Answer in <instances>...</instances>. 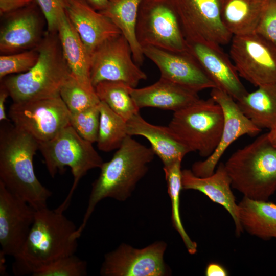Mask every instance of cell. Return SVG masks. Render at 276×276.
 Listing matches in <instances>:
<instances>
[{
  "instance_id": "7",
  "label": "cell",
  "mask_w": 276,
  "mask_h": 276,
  "mask_svg": "<svg viewBox=\"0 0 276 276\" xmlns=\"http://www.w3.org/2000/svg\"><path fill=\"white\" fill-rule=\"evenodd\" d=\"M223 123L222 109L211 97L174 112L168 126L191 152L206 158L219 143Z\"/></svg>"
},
{
  "instance_id": "27",
  "label": "cell",
  "mask_w": 276,
  "mask_h": 276,
  "mask_svg": "<svg viewBox=\"0 0 276 276\" xmlns=\"http://www.w3.org/2000/svg\"><path fill=\"white\" fill-rule=\"evenodd\" d=\"M269 0H222V18L234 35L255 32Z\"/></svg>"
},
{
  "instance_id": "25",
  "label": "cell",
  "mask_w": 276,
  "mask_h": 276,
  "mask_svg": "<svg viewBox=\"0 0 276 276\" xmlns=\"http://www.w3.org/2000/svg\"><path fill=\"white\" fill-rule=\"evenodd\" d=\"M142 0H109L106 8L100 11L120 31L130 46L132 57L140 66L144 60L143 48L136 36L139 10Z\"/></svg>"
},
{
  "instance_id": "3",
  "label": "cell",
  "mask_w": 276,
  "mask_h": 276,
  "mask_svg": "<svg viewBox=\"0 0 276 276\" xmlns=\"http://www.w3.org/2000/svg\"><path fill=\"white\" fill-rule=\"evenodd\" d=\"M78 229L63 212L47 206L36 210L33 223L19 253L13 257L16 275L31 274L41 266L74 255L78 247Z\"/></svg>"
},
{
  "instance_id": "39",
  "label": "cell",
  "mask_w": 276,
  "mask_h": 276,
  "mask_svg": "<svg viewBox=\"0 0 276 276\" xmlns=\"http://www.w3.org/2000/svg\"><path fill=\"white\" fill-rule=\"evenodd\" d=\"M9 96V93L5 87L2 84L0 86V121H10L5 111V102L7 97Z\"/></svg>"
},
{
  "instance_id": "4",
  "label": "cell",
  "mask_w": 276,
  "mask_h": 276,
  "mask_svg": "<svg viewBox=\"0 0 276 276\" xmlns=\"http://www.w3.org/2000/svg\"><path fill=\"white\" fill-rule=\"evenodd\" d=\"M37 48L39 57L31 69L1 80L13 102L60 96L61 86L71 74L57 32H45Z\"/></svg>"
},
{
  "instance_id": "15",
  "label": "cell",
  "mask_w": 276,
  "mask_h": 276,
  "mask_svg": "<svg viewBox=\"0 0 276 276\" xmlns=\"http://www.w3.org/2000/svg\"><path fill=\"white\" fill-rule=\"evenodd\" d=\"M35 211L0 182L1 254L14 257L19 253L33 223Z\"/></svg>"
},
{
  "instance_id": "33",
  "label": "cell",
  "mask_w": 276,
  "mask_h": 276,
  "mask_svg": "<svg viewBox=\"0 0 276 276\" xmlns=\"http://www.w3.org/2000/svg\"><path fill=\"white\" fill-rule=\"evenodd\" d=\"M99 104L70 114L71 126L81 137L93 144L97 142L98 136L100 114Z\"/></svg>"
},
{
  "instance_id": "20",
  "label": "cell",
  "mask_w": 276,
  "mask_h": 276,
  "mask_svg": "<svg viewBox=\"0 0 276 276\" xmlns=\"http://www.w3.org/2000/svg\"><path fill=\"white\" fill-rule=\"evenodd\" d=\"M182 185L183 189L198 191L224 207L233 219L236 235H240L243 229L239 218L238 205L232 191L231 180L224 164L220 163L214 172L206 177L197 176L191 170H182Z\"/></svg>"
},
{
  "instance_id": "34",
  "label": "cell",
  "mask_w": 276,
  "mask_h": 276,
  "mask_svg": "<svg viewBox=\"0 0 276 276\" xmlns=\"http://www.w3.org/2000/svg\"><path fill=\"white\" fill-rule=\"evenodd\" d=\"M39 57L37 48L0 56V79L14 74H21L31 69Z\"/></svg>"
},
{
  "instance_id": "36",
  "label": "cell",
  "mask_w": 276,
  "mask_h": 276,
  "mask_svg": "<svg viewBox=\"0 0 276 276\" xmlns=\"http://www.w3.org/2000/svg\"><path fill=\"white\" fill-rule=\"evenodd\" d=\"M255 33L276 46V0H269Z\"/></svg>"
},
{
  "instance_id": "23",
  "label": "cell",
  "mask_w": 276,
  "mask_h": 276,
  "mask_svg": "<svg viewBox=\"0 0 276 276\" xmlns=\"http://www.w3.org/2000/svg\"><path fill=\"white\" fill-rule=\"evenodd\" d=\"M57 33L71 75L86 90L96 93L90 80V54L66 12L60 19Z\"/></svg>"
},
{
  "instance_id": "14",
  "label": "cell",
  "mask_w": 276,
  "mask_h": 276,
  "mask_svg": "<svg viewBox=\"0 0 276 276\" xmlns=\"http://www.w3.org/2000/svg\"><path fill=\"white\" fill-rule=\"evenodd\" d=\"M210 96L221 107L224 123L220 140L214 152L204 160L192 165L191 171L199 177L212 175L223 153L237 139L246 134L255 136L262 130L243 113L236 101L228 94L215 87L211 89Z\"/></svg>"
},
{
  "instance_id": "40",
  "label": "cell",
  "mask_w": 276,
  "mask_h": 276,
  "mask_svg": "<svg viewBox=\"0 0 276 276\" xmlns=\"http://www.w3.org/2000/svg\"><path fill=\"white\" fill-rule=\"evenodd\" d=\"M93 8L100 12L107 6L109 0H84Z\"/></svg>"
},
{
  "instance_id": "17",
  "label": "cell",
  "mask_w": 276,
  "mask_h": 276,
  "mask_svg": "<svg viewBox=\"0 0 276 276\" xmlns=\"http://www.w3.org/2000/svg\"><path fill=\"white\" fill-rule=\"evenodd\" d=\"M143 51L144 56L157 66L160 78L197 93L216 87L188 52L176 53L152 47H144Z\"/></svg>"
},
{
  "instance_id": "22",
  "label": "cell",
  "mask_w": 276,
  "mask_h": 276,
  "mask_svg": "<svg viewBox=\"0 0 276 276\" xmlns=\"http://www.w3.org/2000/svg\"><path fill=\"white\" fill-rule=\"evenodd\" d=\"M131 94L140 109L154 107L174 112L200 99L198 93L160 77L150 85L132 88Z\"/></svg>"
},
{
  "instance_id": "9",
  "label": "cell",
  "mask_w": 276,
  "mask_h": 276,
  "mask_svg": "<svg viewBox=\"0 0 276 276\" xmlns=\"http://www.w3.org/2000/svg\"><path fill=\"white\" fill-rule=\"evenodd\" d=\"M229 57L240 76L258 87L276 82V46L257 34L234 35Z\"/></svg>"
},
{
  "instance_id": "13",
  "label": "cell",
  "mask_w": 276,
  "mask_h": 276,
  "mask_svg": "<svg viewBox=\"0 0 276 276\" xmlns=\"http://www.w3.org/2000/svg\"><path fill=\"white\" fill-rule=\"evenodd\" d=\"M164 241H156L143 248L123 243L106 254L100 274L103 276H165L170 270L164 261Z\"/></svg>"
},
{
  "instance_id": "24",
  "label": "cell",
  "mask_w": 276,
  "mask_h": 276,
  "mask_svg": "<svg viewBox=\"0 0 276 276\" xmlns=\"http://www.w3.org/2000/svg\"><path fill=\"white\" fill-rule=\"evenodd\" d=\"M243 229L264 240L276 238V204L243 197L238 203Z\"/></svg>"
},
{
  "instance_id": "31",
  "label": "cell",
  "mask_w": 276,
  "mask_h": 276,
  "mask_svg": "<svg viewBox=\"0 0 276 276\" xmlns=\"http://www.w3.org/2000/svg\"><path fill=\"white\" fill-rule=\"evenodd\" d=\"M59 94L71 113L81 111L100 102L96 93L84 88L71 74L61 86Z\"/></svg>"
},
{
  "instance_id": "11",
  "label": "cell",
  "mask_w": 276,
  "mask_h": 276,
  "mask_svg": "<svg viewBox=\"0 0 276 276\" xmlns=\"http://www.w3.org/2000/svg\"><path fill=\"white\" fill-rule=\"evenodd\" d=\"M147 78L134 61L130 46L122 34L105 41L90 54V80L94 87L101 82L112 81L135 88Z\"/></svg>"
},
{
  "instance_id": "16",
  "label": "cell",
  "mask_w": 276,
  "mask_h": 276,
  "mask_svg": "<svg viewBox=\"0 0 276 276\" xmlns=\"http://www.w3.org/2000/svg\"><path fill=\"white\" fill-rule=\"evenodd\" d=\"M0 52L7 55L36 48L41 42L45 18L36 2L2 16Z\"/></svg>"
},
{
  "instance_id": "6",
  "label": "cell",
  "mask_w": 276,
  "mask_h": 276,
  "mask_svg": "<svg viewBox=\"0 0 276 276\" xmlns=\"http://www.w3.org/2000/svg\"><path fill=\"white\" fill-rule=\"evenodd\" d=\"M38 150L43 157L52 177L65 167L71 168L74 177L72 188L63 203L56 209L63 212L68 206L73 193L81 179L93 169L100 168L103 163L93 143L81 137L69 125L52 139L38 142Z\"/></svg>"
},
{
  "instance_id": "41",
  "label": "cell",
  "mask_w": 276,
  "mask_h": 276,
  "mask_svg": "<svg viewBox=\"0 0 276 276\" xmlns=\"http://www.w3.org/2000/svg\"><path fill=\"white\" fill-rule=\"evenodd\" d=\"M267 136L271 144L276 147V128L269 130Z\"/></svg>"
},
{
  "instance_id": "29",
  "label": "cell",
  "mask_w": 276,
  "mask_h": 276,
  "mask_svg": "<svg viewBox=\"0 0 276 276\" xmlns=\"http://www.w3.org/2000/svg\"><path fill=\"white\" fill-rule=\"evenodd\" d=\"M99 109L100 114L96 142L97 147L104 152L118 149L128 135L127 121L103 102L100 101Z\"/></svg>"
},
{
  "instance_id": "1",
  "label": "cell",
  "mask_w": 276,
  "mask_h": 276,
  "mask_svg": "<svg viewBox=\"0 0 276 276\" xmlns=\"http://www.w3.org/2000/svg\"><path fill=\"white\" fill-rule=\"evenodd\" d=\"M0 126V182L35 210L47 206L52 193L37 178L33 157L38 142L10 121Z\"/></svg>"
},
{
  "instance_id": "35",
  "label": "cell",
  "mask_w": 276,
  "mask_h": 276,
  "mask_svg": "<svg viewBox=\"0 0 276 276\" xmlns=\"http://www.w3.org/2000/svg\"><path fill=\"white\" fill-rule=\"evenodd\" d=\"M47 25V31L57 32L61 17L66 12L67 0H35Z\"/></svg>"
},
{
  "instance_id": "18",
  "label": "cell",
  "mask_w": 276,
  "mask_h": 276,
  "mask_svg": "<svg viewBox=\"0 0 276 276\" xmlns=\"http://www.w3.org/2000/svg\"><path fill=\"white\" fill-rule=\"evenodd\" d=\"M188 52L197 60L217 88L238 101L248 91L231 58L221 45L186 39Z\"/></svg>"
},
{
  "instance_id": "32",
  "label": "cell",
  "mask_w": 276,
  "mask_h": 276,
  "mask_svg": "<svg viewBox=\"0 0 276 276\" xmlns=\"http://www.w3.org/2000/svg\"><path fill=\"white\" fill-rule=\"evenodd\" d=\"M87 262L75 254L44 265L33 271V276H85Z\"/></svg>"
},
{
  "instance_id": "10",
  "label": "cell",
  "mask_w": 276,
  "mask_h": 276,
  "mask_svg": "<svg viewBox=\"0 0 276 276\" xmlns=\"http://www.w3.org/2000/svg\"><path fill=\"white\" fill-rule=\"evenodd\" d=\"M70 114L60 96L13 102L8 113L10 119L16 127L38 142L52 139L70 125Z\"/></svg>"
},
{
  "instance_id": "37",
  "label": "cell",
  "mask_w": 276,
  "mask_h": 276,
  "mask_svg": "<svg viewBox=\"0 0 276 276\" xmlns=\"http://www.w3.org/2000/svg\"><path fill=\"white\" fill-rule=\"evenodd\" d=\"M34 2H36L35 0H0L1 15L24 8Z\"/></svg>"
},
{
  "instance_id": "21",
  "label": "cell",
  "mask_w": 276,
  "mask_h": 276,
  "mask_svg": "<svg viewBox=\"0 0 276 276\" xmlns=\"http://www.w3.org/2000/svg\"><path fill=\"white\" fill-rule=\"evenodd\" d=\"M127 131L129 136L139 135L146 139L164 166L178 159L182 160L185 156L191 152L168 126L155 125L148 123L139 113L127 121Z\"/></svg>"
},
{
  "instance_id": "19",
  "label": "cell",
  "mask_w": 276,
  "mask_h": 276,
  "mask_svg": "<svg viewBox=\"0 0 276 276\" xmlns=\"http://www.w3.org/2000/svg\"><path fill=\"white\" fill-rule=\"evenodd\" d=\"M65 12L90 54L105 41L121 34L107 17L84 0H67Z\"/></svg>"
},
{
  "instance_id": "30",
  "label": "cell",
  "mask_w": 276,
  "mask_h": 276,
  "mask_svg": "<svg viewBox=\"0 0 276 276\" xmlns=\"http://www.w3.org/2000/svg\"><path fill=\"white\" fill-rule=\"evenodd\" d=\"M181 162V159L177 160L169 165L164 166L163 170L171 202L173 226L180 235L188 252L190 254H195L197 252V243L191 239L186 232L180 215V194L183 189Z\"/></svg>"
},
{
  "instance_id": "26",
  "label": "cell",
  "mask_w": 276,
  "mask_h": 276,
  "mask_svg": "<svg viewBox=\"0 0 276 276\" xmlns=\"http://www.w3.org/2000/svg\"><path fill=\"white\" fill-rule=\"evenodd\" d=\"M236 101L243 113L258 128H276V82L257 87Z\"/></svg>"
},
{
  "instance_id": "8",
  "label": "cell",
  "mask_w": 276,
  "mask_h": 276,
  "mask_svg": "<svg viewBox=\"0 0 276 276\" xmlns=\"http://www.w3.org/2000/svg\"><path fill=\"white\" fill-rule=\"evenodd\" d=\"M136 36L142 48L152 47L176 53L188 52L174 0H142Z\"/></svg>"
},
{
  "instance_id": "2",
  "label": "cell",
  "mask_w": 276,
  "mask_h": 276,
  "mask_svg": "<svg viewBox=\"0 0 276 276\" xmlns=\"http://www.w3.org/2000/svg\"><path fill=\"white\" fill-rule=\"evenodd\" d=\"M152 148L128 135L110 160L102 164L100 174L92 184L82 223L75 234L79 239L97 204L111 198L124 201L131 196L136 185L146 175L154 159Z\"/></svg>"
},
{
  "instance_id": "38",
  "label": "cell",
  "mask_w": 276,
  "mask_h": 276,
  "mask_svg": "<svg viewBox=\"0 0 276 276\" xmlns=\"http://www.w3.org/2000/svg\"><path fill=\"white\" fill-rule=\"evenodd\" d=\"M206 276H226L228 273L226 269L221 265L212 262L209 263L205 270Z\"/></svg>"
},
{
  "instance_id": "5",
  "label": "cell",
  "mask_w": 276,
  "mask_h": 276,
  "mask_svg": "<svg viewBox=\"0 0 276 276\" xmlns=\"http://www.w3.org/2000/svg\"><path fill=\"white\" fill-rule=\"evenodd\" d=\"M232 187L244 197L267 201L276 191V147L267 133L234 152L224 164Z\"/></svg>"
},
{
  "instance_id": "28",
  "label": "cell",
  "mask_w": 276,
  "mask_h": 276,
  "mask_svg": "<svg viewBox=\"0 0 276 276\" xmlns=\"http://www.w3.org/2000/svg\"><path fill=\"white\" fill-rule=\"evenodd\" d=\"M132 88L122 82L112 81L101 82L95 87L100 101L126 121L139 113L131 94Z\"/></svg>"
},
{
  "instance_id": "12",
  "label": "cell",
  "mask_w": 276,
  "mask_h": 276,
  "mask_svg": "<svg viewBox=\"0 0 276 276\" xmlns=\"http://www.w3.org/2000/svg\"><path fill=\"white\" fill-rule=\"evenodd\" d=\"M186 39L219 45L233 35L222 18V0H174Z\"/></svg>"
}]
</instances>
